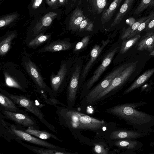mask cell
I'll list each match as a JSON object with an SVG mask.
<instances>
[{
    "label": "cell",
    "mask_w": 154,
    "mask_h": 154,
    "mask_svg": "<svg viewBox=\"0 0 154 154\" xmlns=\"http://www.w3.org/2000/svg\"><path fill=\"white\" fill-rule=\"evenodd\" d=\"M154 73V67L143 73L136 79L123 93V95L128 94L139 88L146 82Z\"/></svg>",
    "instance_id": "cell-17"
},
{
    "label": "cell",
    "mask_w": 154,
    "mask_h": 154,
    "mask_svg": "<svg viewBox=\"0 0 154 154\" xmlns=\"http://www.w3.org/2000/svg\"><path fill=\"white\" fill-rule=\"evenodd\" d=\"M90 36L88 35L83 38L81 41L78 42L76 45L74 51H76L79 50L87 46L89 41Z\"/></svg>",
    "instance_id": "cell-34"
},
{
    "label": "cell",
    "mask_w": 154,
    "mask_h": 154,
    "mask_svg": "<svg viewBox=\"0 0 154 154\" xmlns=\"http://www.w3.org/2000/svg\"><path fill=\"white\" fill-rule=\"evenodd\" d=\"M8 97L16 104L24 108L36 116L43 123L49 128H52L45 119V116L34 103L29 98L23 95L9 94Z\"/></svg>",
    "instance_id": "cell-4"
},
{
    "label": "cell",
    "mask_w": 154,
    "mask_h": 154,
    "mask_svg": "<svg viewBox=\"0 0 154 154\" xmlns=\"http://www.w3.org/2000/svg\"><path fill=\"white\" fill-rule=\"evenodd\" d=\"M140 38V35L137 34L122 42L120 51V54H123L127 51Z\"/></svg>",
    "instance_id": "cell-26"
},
{
    "label": "cell",
    "mask_w": 154,
    "mask_h": 154,
    "mask_svg": "<svg viewBox=\"0 0 154 154\" xmlns=\"http://www.w3.org/2000/svg\"><path fill=\"white\" fill-rule=\"evenodd\" d=\"M51 34L44 35L41 34L30 41L28 46L31 47H36L43 43L48 40L51 36Z\"/></svg>",
    "instance_id": "cell-27"
},
{
    "label": "cell",
    "mask_w": 154,
    "mask_h": 154,
    "mask_svg": "<svg viewBox=\"0 0 154 154\" xmlns=\"http://www.w3.org/2000/svg\"><path fill=\"white\" fill-rule=\"evenodd\" d=\"M150 146H154V142H151L150 144Z\"/></svg>",
    "instance_id": "cell-43"
},
{
    "label": "cell",
    "mask_w": 154,
    "mask_h": 154,
    "mask_svg": "<svg viewBox=\"0 0 154 154\" xmlns=\"http://www.w3.org/2000/svg\"><path fill=\"white\" fill-rule=\"evenodd\" d=\"M0 103L1 106L5 110L14 112H21L12 100L1 93Z\"/></svg>",
    "instance_id": "cell-22"
},
{
    "label": "cell",
    "mask_w": 154,
    "mask_h": 154,
    "mask_svg": "<svg viewBox=\"0 0 154 154\" xmlns=\"http://www.w3.org/2000/svg\"><path fill=\"white\" fill-rule=\"evenodd\" d=\"M25 131L28 134L34 136L41 139L47 140L52 138L60 141V140L56 136L46 131H40L38 130L28 128L25 130Z\"/></svg>",
    "instance_id": "cell-25"
},
{
    "label": "cell",
    "mask_w": 154,
    "mask_h": 154,
    "mask_svg": "<svg viewBox=\"0 0 154 154\" xmlns=\"http://www.w3.org/2000/svg\"><path fill=\"white\" fill-rule=\"evenodd\" d=\"M43 0H35L32 3V7L33 9L38 8L42 4Z\"/></svg>",
    "instance_id": "cell-38"
},
{
    "label": "cell",
    "mask_w": 154,
    "mask_h": 154,
    "mask_svg": "<svg viewBox=\"0 0 154 154\" xmlns=\"http://www.w3.org/2000/svg\"><path fill=\"white\" fill-rule=\"evenodd\" d=\"M2 113L7 119L25 127H33L36 125V122L33 119L22 113L5 110L3 111Z\"/></svg>",
    "instance_id": "cell-8"
},
{
    "label": "cell",
    "mask_w": 154,
    "mask_h": 154,
    "mask_svg": "<svg viewBox=\"0 0 154 154\" xmlns=\"http://www.w3.org/2000/svg\"><path fill=\"white\" fill-rule=\"evenodd\" d=\"M71 46V44L66 41H56L45 46L41 50L42 52H57L68 50Z\"/></svg>",
    "instance_id": "cell-16"
},
{
    "label": "cell",
    "mask_w": 154,
    "mask_h": 154,
    "mask_svg": "<svg viewBox=\"0 0 154 154\" xmlns=\"http://www.w3.org/2000/svg\"><path fill=\"white\" fill-rule=\"evenodd\" d=\"M57 15V13L49 12L44 15L37 23L32 31V35L35 36L50 26Z\"/></svg>",
    "instance_id": "cell-12"
},
{
    "label": "cell",
    "mask_w": 154,
    "mask_h": 154,
    "mask_svg": "<svg viewBox=\"0 0 154 154\" xmlns=\"http://www.w3.org/2000/svg\"><path fill=\"white\" fill-rule=\"evenodd\" d=\"M151 13L152 16L151 19L145 29L146 31H149L154 28V13L152 12Z\"/></svg>",
    "instance_id": "cell-37"
},
{
    "label": "cell",
    "mask_w": 154,
    "mask_h": 154,
    "mask_svg": "<svg viewBox=\"0 0 154 154\" xmlns=\"http://www.w3.org/2000/svg\"><path fill=\"white\" fill-rule=\"evenodd\" d=\"M130 63L123 64L114 69L102 81L92 89L86 97L88 103H92L96 98L109 86L112 80L125 69Z\"/></svg>",
    "instance_id": "cell-5"
},
{
    "label": "cell",
    "mask_w": 154,
    "mask_h": 154,
    "mask_svg": "<svg viewBox=\"0 0 154 154\" xmlns=\"http://www.w3.org/2000/svg\"><path fill=\"white\" fill-rule=\"evenodd\" d=\"M154 5V0H141L134 12V15H138L148 7Z\"/></svg>",
    "instance_id": "cell-28"
},
{
    "label": "cell",
    "mask_w": 154,
    "mask_h": 154,
    "mask_svg": "<svg viewBox=\"0 0 154 154\" xmlns=\"http://www.w3.org/2000/svg\"><path fill=\"white\" fill-rule=\"evenodd\" d=\"M16 36L15 33H12L4 38L0 42V55H5L9 51L13 40Z\"/></svg>",
    "instance_id": "cell-24"
},
{
    "label": "cell",
    "mask_w": 154,
    "mask_h": 154,
    "mask_svg": "<svg viewBox=\"0 0 154 154\" xmlns=\"http://www.w3.org/2000/svg\"><path fill=\"white\" fill-rule=\"evenodd\" d=\"M80 69L81 66H77L76 67L69 86L67 99L68 104L70 106L73 105L75 100Z\"/></svg>",
    "instance_id": "cell-9"
},
{
    "label": "cell",
    "mask_w": 154,
    "mask_h": 154,
    "mask_svg": "<svg viewBox=\"0 0 154 154\" xmlns=\"http://www.w3.org/2000/svg\"><path fill=\"white\" fill-rule=\"evenodd\" d=\"M122 0H113L108 8L104 11L101 17L103 24L109 21L119 7Z\"/></svg>",
    "instance_id": "cell-21"
},
{
    "label": "cell",
    "mask_w": 154,
    "mask_h": 154,
    "mask_svg": "<svg viewBox=\"0 0 154 154\" xmlns=\"http://www.w3.org/2000/svg\"><path fill=\"white\" fill-rule=\"evenodd\" d=\"M114 145L131 152L139 150L143 145V143L140 141L130 139L119 140L115 143Z\"/></svg>",
    "instance_id": "cell-15"
},
{
    "label": "cell",
    "mask_w": 154,
    "mask_h": 154,
    "mask_svg": "<svg viewBox=\"0 0 154 154\" xmlns=\"http://www.w3.org/2000/svg\"><path fill=\"white\" fill-rule=\"evenodd\" d=\"M57 1V0H46V2L48 5L52 6L54 5Z\"/></svg>",
    "instance_id": "cell-40"
},
{
    "label": "cell",
    "mask_w": 154,
    "mask_h": 154,
    "mask_svg": "<svg viewBox=\"0 0 154 154\" xmlns=\"http://www.w3.org/2000/svg\"><path fill=\"white\" fill-rule=\"evenodd\" d=\"M109 40L103 41L101 44L95 45L91 52V58L85 67L82 71L81 76L82 78L85 79L91 67V66L98 56L103 48L109 42Z\"/></svg>",
    "instance_id": "cell-11"
},
{
    "label": "cell",
    "mask_w": 154,
    "mask_h": 154,
    "mask_svg": "<svg viewBox=\"0 0 154 154\" xmlns=\"http://www.w3.org/2000/svg\"><path fill=\"white\" fill-rule=\"evenodd\" d=\"M90 21L88 18H86L80 23L79 27V31L85 30Z\"/></svg>",
    "instance_id": "cell-36"
},
{
    "label": "cell",
    "mask_w": 154,
    "mask_h": 154,
    "mask_svg": "<svg viewBox=\"0 0 154 154\" xmlns=\"http://www.w3.org/2000/svg\"><path fill=\"white\" fill-rule=\"evenodd\" d=\"M137 63L138 61L131 63L125 69L112 80L109 86L96 98L93 102L100 99L111 91L123 84L134 72Z\"/></svg>",
    "instance_id": "cell-3"
},
{
    "label": "cell",
    "mask_w": 154,
    "mask_h": 154,
    "mask_svg": "<svg viewBox=\"0 0 154 154\" xmlns=\"http://www.w3.org/2000/svg\"><path fill=\"white\" fill-rule=\"evenodd\" d=\"M146 104L140 101L120 104L107 109V112L125 121L134 130L149 134L154 127V116L136 109Z\"/></svg>",
    "instance_id": "cell-1"
},
{
    "label": "cell",
    "mask_w": 154,
    "mask_h": 154,
    "mask_svg": "<svg viewBox=\"0 0 154 154\" xmlns=\"http://www.w3.org/2000/svg\"></svg>",
    "instance_id": "cell-46"
},
{
    "label": "cell",
    "mask_w": 154,
    "mask_h": 154,
    "mask_svg": "<svg viewBox=\"0 0 154 154\" xmlns=\"http://www.w3.org/2000/svg\"><path fill=\"white\" fill-rule=\"evenodd\" d=\"M118 48L119 47L116 48L106 56L101 64L95 71L92 76L88 80L86 85L87 89L90 88L97 81L101 75L110 64Z\"/></svg>",
    "instance_id": "cell-7"
},
{
    "label": "cell",
    "mask_w": 154,
    "mask_h": 154,
    "mask_svg": "<svg viewBox=\"0 0 154 154\" xmlns=\"http://www.w3.org/2000/svg\"></svg>",
    "instance_id": "cell-47"
},
{
    "label": "cell",
    "mask_w": 154,
    "mask_h": 154,
    "mask_svg": "<svg viewBox=\"0 0 154 154\" xmlns=\"http://www.w3.org/2000/svg\"><path fill=\"white\" fill-rule=\"evenodd\" d=\"M77 0H72V2H76Z\"/></svg>",
    "instance_id": "cell-44"
},
{
    "label": "cell",
    "mask_w": 154,
    "mask_h": 154,
    "mask_svg": "<svg viewBox=\"0 0 154 154\" xmlns=\"http://www.w3.org/2000/svg\"><path fill=\"white\" fill-rule=\"evenodd\" d=\"M149 134L134 130H121L115 131L110 135V137L114 140L130 139L135 140L143 137Z\"/></svg>",
    "instance_id": "cell-10"
},
{
    "label": "cell",
    "mask_w": 154,
    "mask_h": 154,
    "mask_svg": "<svg viewBox=\"0 0 154 154\" xmlns=\"http://www.w3.org/2000/svg\"><path fill=\"white\" fill-rule=\"evenodd\" d=\"M58 2L60 5H63L68 3V0H58Z\"/></svg>",
    "instance_id": "cell-41"
},
{
    "label": "cell",
    "mask_w": 154,
    "mask_h": 154,
    "mask_svg": "<svg viewBox=\"0 0 154 154\" xmlns=\"http://www.w3.org/2000/svg\"><path fill=\"white\" fill-rule=\"evenodd\" d=\"M26 69L37 85L41 88H45V85L38 69L35 64L29 60L25 63Z\"/></svg>",
    "instance_id": "cell-13"
},
{
    "label": "cell",
    "mask_w": 154,
    "mask_h": 154,
    "mask_svg": "<svg viewBox=\"0 0 154 154\" xmlns=\"http://www.w3.org/2000/svg\"><path fill=\"white\" fill-rule=\"evenodd\" d=\"M35 0H32V1H34Z\"/></svg>",
    "instance_id": "cell-45"
},
{
    "label": "cell",
    "mask_w": 154,
    "mask_h": 154,
    "mask_svg": "<svg viewBox=\"0 0 154 154\" xmlns=\"http://www.w3.org/2000/svg\"><path fill=\"white\" fill-rule=\"evenodd\" d=\"M134 0H125L112 23L111 27L118 25L121 22L124 17L129 10Z\"/></svg>",
    "instance_id": "cell-20"
},
{
    "label": "cell",
    "mask_w": 154,
    "mask_h": 154,
    "mask_svg": "<svg viewBox=\"0 0 154 154\" xmlns=\"http://www.w3.org/2000/svg\"><path fill=\"white\" fill-rule=\"evenodd\" d=\"M149 56H154V50L150 53Z\"/></svg>",
    "instance_id": "cell-42"
},
{
    "label": "cell",
    "mask_w": 154,
    "mask_h": 154,
    "mask_svg": "<svg viewBox=\"0 0 154 154\" xmlns=\"http://www.w3.org/2000/svg\"><path fill=\"white\" fill-rule=\"evenodd\" d=\"M93 24L91 22H90L86 28L85 30L87 31H92L93 29Z\"/></svg>",
    "instance_id": "cell-39"
},
{
    "label": "cell",
    "mask_w": 154,
    "mask_h": 154,
    "mask_svg": "<svg viewBox=\"0 0 154 154\" xmlns=\"http://www.w3.org/2000/svg\"><path fill=\"white\" fill-rule=\"evenodd\" d=\"M10 128L15 135L27 142L50 149H55L59 148L55 145L35 137L25 131L18 129L14 125H11Z\"/></svg>",
    "instance_id": "cell-6"
},
{
    "label": "cell",
    "mask_w": 154,
    "mask_h": 154,
    "mask_svg": "<svg viewBox=\"0 0 154 154\" xmlns=\"http://www.w3.org/2000/svg\"><path fill=\"white\" fill-rule=\"evenodd\" d=\"M67 72L65 64H62L56 75H52L51 77V85L54 91H57Z\"/></svg>",
    "instance_id": "cell-18"
},
{
    "label": "cell",
    "mask_w": 154,
    "mask_h": 154,
    "mask_svg": "<svg viewBox=\"0 0 154 154\" xmlns=\"http://www.w3.org/2000/svg\"><path fill=\"white\" fill-rule=\"evenodd\" d=\"M29 149H31L34 152L40 154H68V153L62 152L58 151L54 149H44L42 148H37L32 147L30 146H26Z\"/></svg>",
    "instance_id": "cell-30"
},
{
    "label": "cell",
    "mask_w": 154,
    "mask_h": 154,
    "mask_svg": "<svg viewBox=\"0 0 154 154\" xmlns=\"http://www.w3.org/2000/svg\"><path fill=\"white\" fill-rule=\"evenodd\" d=\"M4 74L5 83L8 86L20 89H22L20 85L12 77L6 72Z\"/></svg>",
    "instance_id": "cell-31"
},
{
    "label": "cell",
    "mask_w": 154,
    "mask_h": 154,
    "mask_svg": "<svg viewBox=\"0 0 154 154\" xmlns=\"http://www.w3.org/2000/svg\"><path fill=\"white\" fill-rule=\"evenodd\" d=\"M149 16V15L141 17L135 21L132 25L130 26L122 33L121 39L122 40L128 39L130 35L137 29L140 24Z\"/></svg>",
    "instance_id": "cell-23"
},
{
    "label": "cell",
    "mask_w": 154,
    "mask_h": 154,
    "mask_svg": "<svg viewBox=\"0 0 154 154\" xmlns=\"http://www.w3.org/2000/svg\"><path fill=\"white\" fill-rule=\"evenodd\" d=\"M137 49L147 50L149 52L154 50V32H148L142 38L138 44Z\"/></svg>",
    "instance_id": "cell-14"
},
{
    "label": "cell",
    "mask_w": 154,
    "mask_h": 154,
    "mask_svg": "<svg viewBox=\"0 0 154 154\" xmlns=\"http://www.w3.org/2000/svg\"><path fill=\"white\" fill-rule=\"evenodd\" d=\"M16 14H12L5 15L0 18V27L5 26L15 20L17 17Z\"/></svg>",
    "instance_id": "cell-32"
},
{
    "label": "cell",
    "mask_w": 154,
    "mask_h": 154,
    "mask_svg": "<svg viewBox=\"0 0 154 154\" xmlns=\"http://www.w3.org/2000/svg\"><path fill=\"white\" fill-rule=\"evenodd\" d=\"M96 12L100 14L103 11L107 3V0H89Z\"/></svg>",
    "instance_id": "cell-29"
},
{
    "label": "cell",
    "mask_w": 154,
    "mask_h": 154,
    "mask_svg": "<svg viewBox=\"0 0 154 154\" xmlns=\"http://www.w3.org/2000/svg\"><path fill=\"white\" fill-rule=\"evenodd\" d=\"M86 18L82 10L76 8L71 16L69 23V29L73 31L79 29L80 23Z\"/></svg>",
    "instance_id": "cell-19"
},
{
    "label": "cell",
    "mask_w": 154,
    "mask_h": 154,
    "mask_svg": "<svg viewBox=\"0 0 154 154\" xmlns=\"http://www.w3.org/2000/svg\"><path fill=\"white\" fill-rule=\"evenodd\" d=\"M149 15V17L140 24L137 29L130 35L128 39L137 35V34L140 32L144 29H145L151 19L152 16L151 13Z\"/></svg>",
    "instance_id": "cell-33"
},
{
    "label": "cell",
    "mask_w": 154,
    "mask_h": 154,
    "mask_svg": "<svg viewBox=\"0 0 154 154\" xmlns=\"http://www.w3.org/2000/svg\"><path fill=\"white\" fill-rule=\"evenodd\" d=\"M94 152L100 154H108V152L102 145L95 144L94 148Z\"/></svg>",
    "instance_id": "cell-35"
},
{
    "label": "cell",
    "mask_w": 154,
    "mask_h": 154,
    "mask_svg": "<svg viewBox=\"0 0 154 154\" xmlns=\"http://www.w3.org/2000/svg\"><path fill=\"white\" fill-rule=\"evenodd\" d=\"M57 107L56 112L60 122L67 127L79 130H97L105 124L103 120H100L77 111Z\"/></svg>",
    "instance_id": "cell-2"
}]
</instances>
